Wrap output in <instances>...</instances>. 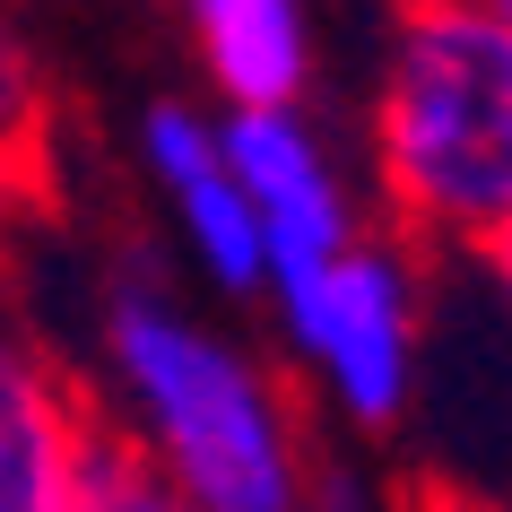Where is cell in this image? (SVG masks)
<instances>
[{
    "instance_id": "3",
    "label": "cell",
    "mask_w": 512,
    "mask_h": 512,
    "mask_svg": "<svg viewBox=\"0 0 512 512\" xmlns=\"http://www.w3.org/2000/svg\"><path fill=\"white\" fill-rule=\"evenodd\" d=\"M278 330L296 348L313 400L339 408V426L391 434L417 408V374H426V270L417 243H356L322 278L287 287Z\"/></svg>"
},
{
    "instance_id": "8",
    "label": "cell",
    "mask_w": 512,
    "mask_h": 512,
    "mask_svg": "<svg viewBox=\"0 0 512 512\" xmlns=\"http://www.w3.org/2000/svg\"><path fill=\"white\" fill-rule=\"evenodd\" d=\"M87 512H191V495L165 478V469L139 452L122 426H105V452H96V486H87Z\"/></svg>"
},
{
    "instance_id": "7",
    "label": "cell",
    "mask_w": 512,
    "mask_h": 512,
    "mask_svg": "<svg viewBox=\"0 0 512 512\" xmlns=\"http://www.w3.org/2000/svg\"><path fill=\"white\" fill-rule=\"evenodd\" d=\"M217 87V113H278L313 87V9L304 0H174Z\"/></svg>"
},
{
    "instance_id": "5",
    "label": "cell",
    "mask_w": 512,
    "mask_h": 512,
    "mask_svg": "<svg viewBox=\"0 0 512 512\" xmlns=\"http://www.w3.org/2000/svg\"><path fill=\"white\" fill-rule=\"evenodd\" d=\"M226 157H235L243 191H252V209H261V235H270V270H278L270 296L322 278L339 252L365 243L348 174H339V157L322 148V131L304 122V105L226 113Z\"/></svg>"
},
{
    "instance_id": "9",
    "label": "cell",
    "mask_w": 512,
    "mask_h": 512,
    "mask_svg": "<svg viewBox=\"0 0 512 512\" xmlns=\"http://www.w3.org/2000/svg\"><path fill=\"white\" fill-rule=\"evenodd\" d=\"M478 270H486V287H495V304H504V322H512V217L478 243Z\"/></svg>"
},
{
    "instance_id": "6",
    "label": "cell",
    "mask_w": 512,
    "mask_h": 512,
    "mask_svg": "<svg viewBox=\"0 0 512 512\" xmlns=\"http://www.w3.org/2000/svg\"><path fill=\"white\" fill-rule=\"evenodd\" d=\"M105 417L35 339L0 356V512H87Z\"/></svg>"
},
{
    "instance_id": "10",
    "label": "cell",
    "mask_w": 512,
    "mask_h": 512,
    "mask_svg": "<svg viewBox=\"0 0 512 512\" xmlns=\"http://www.w3.org/2000/svg\"><path fill=\"white\" fill-rule=\"evenodd\" d=\"M313 512H365V486H356V469L322 460V495H313Z\"/></svg>"
},
{
    "instance_id": "11",
    "label": "cell",
    "mask_w": 512,
    "mask_h": 512,
    "mask_svg": "<svg viewBox=\"0 0 512 512\" xmlns=\"http://www.w3.org/2000/svg\"><path fill=\"white\" fill-rule=\"evenodd\" d=\"M400 9H426V0H400Z\"/></svg>"
},
{
    "instance_id": "4",
    "label": "cell",
    "mask_w": 512,
    "mask_h": 512,
    "mask_svg": "<svg viewBox=\"0 0 512 512\" xmlns=\"http://www.w3.org/2000/svg\"><path fill=\"white\" fill-rule=\"evenodd\" d=\"M139 165L157 183L174 235H183L191 270L209 278L217 296H270V235H261V209L243 191L235 157H226V113H200L183 96H157L139 113Z\"/></svg>"
},
{
    "instance_id": "1",
    "label": "cell",
    "mask_w": 512,
    "mask_h": 512,
    "mask_svg": "<svg viewBox=\"0 0 512 512\" xmlns=\"http://www.w3.org/2000/svg\"><path fill=\"white\" fill-rule=\"evenodd\" d=\"M96 339L122 434L191 495V512H313L322 452L278 365L183 313L148 270H122L105 287Z\"/></svg>"
},
{
    "instance_id": "2",
    "label": "cell",
    "mask_w": 512,
    "mask_h": 512,
    "mask_svg": "<svg viewBox=\"0 0 512 512\" xmlns=\"http://www.w3.org/2000/svg\"><path fill=\"white\" fill-rule=\"evenodd\" d=\"M374 183L417 252H478L512 217V18L495 0L400 9L374 96Z\"/></svg>"
}]
</instances>
